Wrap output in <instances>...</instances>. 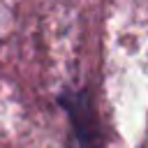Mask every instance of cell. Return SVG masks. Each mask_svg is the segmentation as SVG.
Returning <instances> with one entry per match:
<instances>
[{
    "instance_id": "obj_1",
    "label": "cell",
    "mask_w": 148,
    "mask_h": 148,
    "mask_svg": "<svg viewBox=\"0 0 148 148\" xmlns=\"http://www.w3.org/2000/svg\"><path fill=\"white\" fill-rule=\"evenodd\" d=\"M60 106L67 111L69 123L74 127L79 148H104V130L97 116V109L86 90H62L58 97Z\"/></svg>"
}]
</instances>
